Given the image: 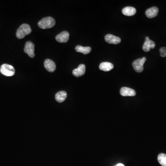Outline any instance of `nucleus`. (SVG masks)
I'll use <instances>...</instances> for the list:
<instances>
[{
  "label": "nucleus",
  "instance_id": "9",
  "mask_svg": "<svg viewBox=\"0 0 166 166\" xmlns=\"http://www.w3.org/2000/svg\"><path fill=\"white\" fill-rule=\"evenodd\" d=\"M44 66L46 69L49 72L53 73L56 69V65L55 63L50 59H46L44 62Z\"/></svg>",
  "mask_w": 166,
  "mask_h": 166
},
{
  "label": "nucleus",
  "instance_id": "8",
  "mask_svg": "<svg viewBox=\"0 0 166 166\" xmlns=\"http://www.w3.org/2000/svg\"><path fill=\"white\" fill-rule=\"evenodd\" d=\"M105 41L107 43L114 44H117L121 42V39L118 36L112 34H107L105 36Z\"/></svg>",
  "mask_w": 166,
  "mask_h": 166
},
{
  "label": "nucleus",
  "instance_id": "2",
  "mask_svg": "<svg viewBox=\"0 0 166 166\" xmlns=\"http://www.w3.org/2000/svg\"><path fill=\"white\" fill-rule=\"evenodd\" d=\"M55 24V20L51 17L43 18L38 23L39 27L41 29H47L52 28Z\"/></svg>",
  "mask_w": 166,
  "mask_h": 166
},
{
  "label": "nucleus",
  "instance_id": "3",
  "mask_svg": "<svg viewBox=\"0 0 166 166\" xmlns=\"http://www.w3.org/2000/svg\"><path fill=\"white\" fill-rule=\"evenodd\" d=\"M0 72L5 76L10 77L15 75V68L10 65L4 64L0 68Z\"/></svg>",
  "mask_w": 166,
  "mask_h": 166
},
{
  "label": "nucleus",
  "instance_id": "20",
  "mask_svg": "<svg viewBox=\"0 0 166 166\" xmlns=\"http://www.w3.org/2000/svg\"><path fill=\"white\" fill-rule=\"evenodd\" d=\"M149 40V36H146V37H145V40Z\"/></svg>",
  "mask_w": 166,
  "mask_h": 166
},
{
  "label": "nucleus",
  "instance_id": "5",
  "mask_svg": "<svg viewBox=\"0 0 166 166\" xmlns=\"http://www.w3.org/2000/svg\"><path fill=\"white\" fill-rule=\"evenodd\" d=\"M34 49V44L31 42L28 41L25 44L24 52L26 53L30 57L33 58L35 56Z\"/></svg>",
  "mask_w": 166,
  "mask_h": 166
},
{
  "label": "nucleus",
  "instance_id": "14",
  "mask_svg": "<svg viewBox=\"0 0 166 166\" xmlns=\"http://www.w3.org/2000/svg\"><path fill=\"white\" fill-rule=\"evenodd\" d=\"M123 14L127 16H132L136 13V9L132 7H124L122 10Z\"/></svg>",
  "mask_w": 166,
  "mask_h": 166
},
{
  "label": "nucleus",
  "instance_id": "15",
  "mask_svg": "<svg viewBox=\"0 0 166 166\" xmlns=\"http://www.w3.org/2000/svg\"><path fill=\"white\" fill-rule=\"evenodd\" d=\"M67 98V93L65 91H59L55 95V99L58 103L63 102Z\"/></svg>",
  "mask_w": 166,
  "mask_h": 166
},
{
  "label": "nucleus",
  "instance_id": "1",
  "mask_svg": "<svg viewBox=\"0 0 166 166\" xmlns=\"http://www.w3.org/2000/svg\"><path fill=\"white\" fill-rule=\"evenodd\" d=\"M31 32V26L27 24H22L17 31L16 36L18 39H22Z\"/></svg>",
  "mask_w": 166,
  "mask_h": 166
},
{
  "label": "nucleus",
  "instance_id": "11",
  "mask_svg": "<svg viewBox=\"0 0 166 166\" xmlns=\"http://www.w3.org/2000/svg\"><path fill=\"white\" fill-rule=\"evenodd\" d=\"M158 8L156 7H151V8H149L145 12V15L149 18H154L155 17L157 16L158 13Z\"/></svg>",
  "mask_w": 166,
  "mask_h": 166
},
{
  "label": "nucleus",
  "instance_id": "10",
  "mask_svg": "<svg viewBox=\"0 0 166 166\" xmlns=\"http://www.w3.org/2000/svg\"><path fill=\"white\" fill-rule=\"evenodd\" d=\"M85 73V66L84 64H80L77 68L73 70V74L76 77H81Z\"/></svg>",
  "mask_w": 166,
  "mask_h": 166
},
{
  "label": "nucleus",
  "instance_id": "18",
  "mask_svg": "<svg viewBox=\"0 0 166 166\" xmlns=\"http://www.w3.org/2000/svg\"><path fill=\"white\" fill-rule=\"evenodd\" d=\"M160 55L162 57H166V47H162L160 50Z\"/></svg>",
  "mask_w": 166,
  "mask_h": 166
},
{
  "label": "nucleus",
  "instance_id": "19",
  "mask_svg": "<svg viewBox=\"0 0 166 166\" xmlns=\"http://www.w3.org/2000/svg\"><path fill=\"white\" fill-rule=\"evenodd\" d=\"M115 166H124V165L122 163H119V164H118L117 165H116Z\"/></svg>",
  "mask_w": 166,
  "mask_h": 166
},
{
  "label": "nucleus",
  "instance_id": "12",
  "mask_svg": "<svg viewBox=\"0 0 166 166\" xmlns=\"http://www.w3.org/2000/svg\"><path fill=\"white\" fill-rule=\"evenodd\" d=\"M155 46V43L153 41L150 39L145 40L143 46V50L145 52H149L151 50V49H154Z\"/></svg>",
  "mask_w": 166,
  "mask_h": 166
},
{
  "label": "nucleus",
  "instance_id": "4",
  "mask_svg": "<svg viewBox=\"0 0 166 166\" xmlns=\"http://www.w3.org/2000/svg\"><path fill=\"white\" fill-rule=\"evenodd\" d=\"M146 60V58L143 57L134 60L133 63V66L136 72L141 73L143 70V65Z\"/></svg>",
  "mask_w": 166,
  "mask_h": 166
},
{
  "label": "nucleus",
  "instance_id": "17",
  "mask_svg": "<svg viewBox=\"0 0 166 166\" xmlns=\"http://www.w3.org/2000/svg\"><path fill=\"white\" fill-rule=\"evenodd\" d=\"M158 161L162 166H166V155L161 153L158 156Z\"/></svg>",
  "mask_w": 166,
  "mask_h": 166
},
{
  "label": "nucleus",
  "instance_id": "6",
  "mask_svg": "<svg viewBox=\"0 0 166 166\" xmlns=\"http://www.w3.org/2000/svg\"><path fill=\"white\" fill-rule=\"evenodd\" d=\"M69 38V33L68 31H64L57 35L55 37V39L59 43H65L68 41Z\"/></svg>",
  "mask_w": 166,
  "mask_h": 166
},
{
  "label": "nucleus",
  "instance_id": "13",
  "mask_svg": "<svg viewBox=\"0 0 166 166\" xmlns=\"http://www.w3.org/2000/svg\"><path fill=\"white\" fill-rule=\"evenodd\" d=\"M114 68V65L110 62H103L99 65V69L104 72H108Z\"/></svg>",
  "mask_w": 166,
  "mask_h": 166
},
{
  "label": "nucleus",
  "instance_id": "16",
  "mask_svg": "<svg viewBox=\"0 0 166 166\" xmlns=\"http://www.w3.org/2000/svg\"><path fill=\"white\" fill-rule=\"evenodd\" d=\"M75 50L77 52L82 53L84 55H87L91 52V48L90 47H83L81 45H77L75 47Z\"/></svg>",
  "mask_w": 166,
  "mask_h": 166
},
{
  "label": "nucleus",
  "instance_id": "7",
  "mask_svg": "<svg viewBox=\"0 0 166 166\" xmlns=\"http://www.w3.org/2000/svg\"><path fill=\"white\" fill-rule=\"evenodd\" d=\"M120 93L123 97H133L135 96L136 94V91L134 90L126 87H122L121 88Z\"/></svg>",
  "mask_w": 166,
  "mask_h": 166
}]
</instances>
